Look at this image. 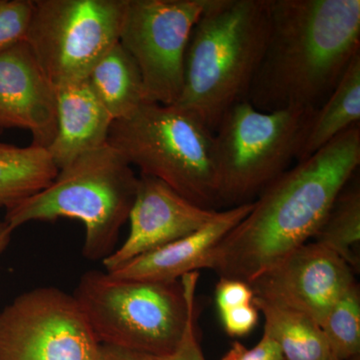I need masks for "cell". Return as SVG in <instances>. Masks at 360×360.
Masks as SVG:
<instances>
[{"instance_id":"obj_1","label":"cell","mask_w":360,"mask_h":360,"mask_svg":"<svg viewBox=\"0 0 360 360\" xmlns=\"http://www.w3.org/2000/svg\"><path fill=\"white\" fill-rule=\"evenodd\" d=\"M359 163L357 124L270 184L212 250L205 269L248 283L309 243Z\"/></svg>"},{"instance_id":"obj_2","label":"cell","mask_w":360,"mask_h":360,"mask_svg":"<svg viewBox=\"0 0 360 360\" xmlns=\"http://www.w3.org/2000/svg\"><path fill=\"white\" fill-rule=\"evenodd\" d=\"M360 53L359 0H269V30L248 101L264 112L317 110Z\"/></svg>"},{"instance_id":"obj_3","label":"cell","mask_w":360,"mask_h":360,"mask_svg":"<svg viewBox=\"0 0 360 360\" xmlns=\"http://www.w3.org/2000/svg\"><path fill=\"white\" fill-rule=\"evenodd\" d=\"M269 30V0H210L194 26L176 108L215 131L222 116L248 99Z\"/></svg>"},{"instance_id":"obj_4","label":"cell","mask_w":360,"mask_h":360,"mask_svg":"<svg viewBox=\"0 0 360 360\" xmlns=\"http://www.w3.org/2000/svg\"><path fill=\"white\" fill-rule=\"evenodd\" d=\"M137 186L134 168L106 143L59 169L49 186L6 210L4 219L13 231L30 222L78 220L85 229L82 255L103 260L115 251Z\"/></svg>"},{"instance_id":"obj_5","label":"cell","mask_w":360,"mask_h":360,"mask_svg":"<svg viewBox=\"0 0 360 360\" xmlns=\"http://www.w3.org/2000/svg\"><path fill=\"white\" fill-rule=\"evenodd\" d=\"M108 143L141 175L161 180L194 205L217 210L214 132L191 113L144 103L112 122Z\"/></svg>"},{"instance_id":"obj_6","label":"cell","mask_w":360,"mask_h":360,"mask_svg":"<svg viewBox=\"0 0 360 360\" xmlns=\"http://www.w3.org/2000/svg\"><path fill=\"white\" fill-rule=\"evenodd\" d=\"M101 345L167 354L179 345L188 317L181 281H129L89 270L73 293Z\"/></svg>"},{"instance_id":"obj_7","label":"cell","mask_w":360,"mask_h":360,"mask_svg":"<svg viewBox=\"0 0 360 360\" xmlns=\"http://www.w3.org/2000/svg\"><path fill=\"white\" fill-rule=\"evenodd\" d=\"M316 110H257L248 101L232 106L214 131L219 206L255 201L297 158Z\"/></svg>"},{"instance_id":"obj_8","label":"cell","mask_w":360,"mask_h":360,"mask_svg":"<svg viewBox=\"0 0 360 360\" xmlns=\"http://www.w3.org/2000/svg\"><path fill=\"white\" fill-rule=\"evenodd\" d=\"M127 0H33L25 41L49 82H84L120 42Z\"/></svg>"},{"instance_id":"obj_9","label":"cell","mask_w":360,"mask_h":360,"mask_svg":"<svg viewBox=\"0 0 360 360\" xmlns=\"http://www.w3.org/2000/svg\"><path fill=\"white\" fill-rule=\"evenodd\" d=\"M210 0H127L120 44L139 68L146 103L174 105L194 26Z\"/></svg>"},{"instance_id":"obj_10","label":"cell","mask_w":360,"mask_h":360,"mask_svg":"<svg viewBox=\"0 0 360 360\" xmlns=\"http://www.w3.org/2000/svg\"><path fill=\"white\" fill-rule=\"evenodd\" d=\"M98 342L73 295L54 286L0 310V360H99Z\"/></svg>"},{"instance_id":"obj_11","label":"cell","mask_w":360,"mask_h":360,"mask_svg":"<svg viewBox=\"0 0 360 360\" xmlns=\"http://www.w3.org/2000/svg\"><path fill=\"white\" fill-rule=\"evenodd\" d=\"M354 271L333 250L307 243L253 278L255 297L307 315L321 326L352 285Z\"/></svg>"},{"instance_id":"obj_12","label":"cell","mask_w":360,"mask_h":360,"mask_svg":"<svg viewBox=\"0 0 360 360\" xmlns=\"http://www.w3.org/2000/svg\"><path fill=\"white\" fill-rule=\"evenodd\" d=\"M217 210L194 205L155 177H139L136 195L129 213V236L103 260L112 271L134 258L200 231L214 219Z\"/></svg>"},{"instance_id":"obj_13","label":"cell","mask_w":360,"mask_h":360,"mask_svg":"<svg viewBox=\"0 0 360 360\" xmlns=\"http://www.w3.org/2000/svg\"><path fill=\"white\" fill-rule=\"evenodd\" d=\"M0 129L28 130L40 148L56 139V89L25 41L0 51Z\"/></svg>"},{"instance_id":"obj_14","label":"cell","mask_w":360,"mask_h":360,"mask_svg":"<svg viewBox=\"0 0 360 360\" xmlns=\"http://www.w3.org/2000/svg\"><path fill=\"white\" fill-rule=\"evenodd\" d=\"M252 207L253 202H250L219 212L200 231L134 258L110 274L129 281L172 283L186 274L205 269L212 250Z\"/></svg>"},{"instance_id":"obj_15","label":"cell","mask_w":360,"mask_h":360,"mask_svg":"<svg viewBox=\"0 0 360 360\" xmlns=\"http://www.w3.org/2000/svg\"><path fill=\"white\" fill-rule=\"evenodd\" d=\"M56 98L58 130L46 150L59 170L105 146L113 120L85 80L58 87Z\"/></svg>"},{"instance_id":"obj_16","label":"cell","mask_w":360,"mask_h":360,"mask_svg":"<svg viewBox=\"0 0 360 360\" xmlns=\"http://www.w3.org/2000/svg\"><path fill=\"white\" fill-rule=\"evenodd\" d=\"M360 120V53L326 101L314 111L297 162L315 155Z\"/></svg>"},{"instance_id":"obj_17","label":"cell","mask_w":360,"mask_h":360,"mask_svg":"<svg viewBox=\"0 0 360 360\" xmlns=\"http://www.w3.org/2000/svg\"><path fill=\"white\" fill-rule=\"evenodd\" d=\"M85 82L113 122L146 103L139 68L120 42L94 66Z\"/></svg>"},{"instance_id":"obj_18","label":"cell","mask_w":360,"mask_h":360,"mask_svg":"<svg viewBox=\"0 0 360 360\" xmlns=\"http://www.w3.org/2000/svg\"><path fill=\"white\" fill-rule=\"evenodd\" d=\"M253 304L264 314V331L278 343L284 360H338L321 326L307 315L257 297Z\"/></svg>"},{"instance_id":"obj_19","label":"cell","mask_w":360,"mask_h":360,"mask_svg":"<svg viewBox=\"0 0 360 360\" xmlns=\"http://www.w3.org/2000/svg\"><path fill=\"white\" fill-rule=\"evenodd\" d=\"M58 174L46 149L0 142V207L8 210L39 193Z\"/></svg>"},{"instance_id":"obj_20","label":"cell","mask_w":360,"mask_h":360,"mask_svg":"<svg viewBox=\"0 0 360 360\" xmlns=\"http://www.w3.org/2000/svg\"><path fill=\"white\" fill-rule=\"evenodd\" d=\"M345 187L321 226L314 243L342 258L354 272L360 269V188L359 181Z\"/></svg>"},{"instance_id":"obj_21","label":"cell","mask_w":360,"mask_h":360,"mask_svg":"<svg viewBox=\"0 0 360 360\" xmlns=\"http://www.w3.org/2000/svg\"><path fill=\"white\" fill-rule=\"evenodd\" d=\"M321 328L338 360L360 356V290L352 284L328 310Z\"/></svg>"},{"instance_id":"obj_22","label":"cell","mask_w":360,"mask_h":360,"mask_svg":"<svg viewBox=\"0 0 360 360\" xmlns=\"http://www.w3.org/2000/svg\"><path fill=\"white\" fill-rule=\"evenodd\" d=\"M200 272H191L180 278L188 295V317H187L186 329L180 340L179 345L167 354L155 355L141 354L101 345L99 347V360H206L201 349L198 331V302H196V290H198Z\"/></svg>"},{"instance_id":"obj_23","label":"cell","mask_w":360,"mask_h":360,"mask_svg":"<svg viewBox=\"0 0 360 360\" xmlns=\"http://www.w3.org/2000/svg\"><path fill=\"white\" fill-rule=\"evenodd\" d=\"M33 0H0V51L25 41Z\"/></svg>"},{"instance_id":"obj_24","label":"cell","mask_w":360,"mask_h":360,"mask_svg":"<svg viewBox=\"0 0 360 360\" xmlns=\"http://www.w3.org/2000/svg\"><path fill=\"white\" fill-rule=\"evenodd\" d=\"M221 360H284L283 352L276 340L264 331L262 340L253 348L245 347L238 341L232 343L231 349Z\"/></svg>"},{"instance_id":"obj_25","label":"cell","mask_w":360,"mask_h":360,"mask_svg":"<svg viewBox=\"0 0 360 360\" xmlns=\"http://www.w3.org/2000/svg\"><path fill=\"white\" fill-rule=\"evenodd\" d=\"M250 284L238 279L220 278L215 288V300L219 311L253 302Z\"/></svg>"},{"instance_id":"obj_26","label":"cell","mask_w":360,"mask_h":360,"mask_svg":"<svg viewBox=\"0 0 360 360\" xmlns=\"http://www.w3.org/2000/svg\"><path fill=\"white\" fill-rule=\"evenodd\" d=\"M225 333L232 338L248 335L257 326L258 309L252 303L219 311Z\"/></svg>"},{"instance_id":"obj_27","label":"cell","mask_w":360,"mask_h":360,"mask_svg":"<svg viewBox=\"0 0 360 360\" xmlns=\"http://www.w3.org/2000/svg\"><path fill=\"white\" fill-rule=\"evenodd\" d=\"M13 233V231L9 229L4 219H0V255H2L8 248Z\"/></svg>"},{"instance_id":"obj_28","label":"cell","mask_w":360,"mask_h":360,"mask_svg":"<svg viewBox=\"0 0 360 360\" xmlns=\"http://www.w3.org/2000/svg\"><path fill=\"white\" fill-rule=\"evenodd\" d=\"M349 360H360V356L354 357V359Z\"/></svg>"}]
</instances>
